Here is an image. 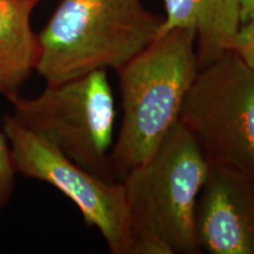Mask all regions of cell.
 Returning <instances> with one entry per match:
<instances>
[{"instance_id":"cell-8","label":"cell","mask_w":254,"mask_h":254,"mask_svg":"<svg viewBox=\"0 0 254 254\" xmlns=\"http://www.w3.org/2000/svg\"><path fill=\"white\" fill-rule=\"evenodd\" d=\"M159 36L176 28L195 33L199 69L232 51L241 25V0H164Z\"/></svg>"},{"instance_id":"cell-9","label":"cell","mask_w":254,"mask_h":254,"mask_svg":"<svg viewBox=\"0 0 254 254\" xmlns=\"http://www.w3.org/2000/svg\"><path fill=\"white\" fill-rule=\"evenodd\" d=\"M34 0H0V94L19 95L37 71L40 55L38 33L31 25Z\"/></svg>"},{"instance_id":"cell-7","label":"cell","mask_w":254,"mask_h":254,"mask_svg":"<svg viewBox=\"0 0 254 254\" xmlns=\"http://www.w3.org/2000/svg\"><path fill=\"white\" fill-rule=\"evenodd\" d=\"M200 252L254 254V177L209 166L195 207Z\"/></svg>"},{"instance_id":"cell-1","label":"cell","mask_w":254,"mask_h":254,"mask_svg":"<svg viewBox=\"0 0 254 254\" xmlns=\"http://www.w3.org/2000/svg\"><path fill=\"white\" fill-rule=\"evenodd\" d=\"M198 72L195 33L184 28L158 36L117 71L123 111L111 152L117 182L147 160L179 123Z\"/></svg>"},{"instance_id":"cell-13","label":"cell","mask_w":254,"mask_h":254,"mask_svg":"<svg viewBox=\"0 0 254 254\" xmlns=\"http://www.w3.org/2000/svg\"><path fill=\"white\" fill-rule=\"evenodd\" d=\"M34 1H36V2H39V1H41V0H34Z\"/></svg>"},{"instance_id":"cell-11","label":"cell","mask_w":254,"mask_h":254,"mask_svg":"<svg viewBox=\"0 0 254 254\" xmlns=\"http://www.w3.org/2000/svg\"><path fill=\"white\" fill-rule=\"evenodd\" d=\"M232 51L249 67L254 69V13L241 23Z\"/></svg>"},{"instance_id":"cell-6","label":"cell","mask_w":254,"mask_h":254,"mask_svg":"<svg viewBox=\"0 0 254 254\" xmlns=\"http://www.w3.org/2000/svg\"><path fill=\"white\" fill-rule=\"evenodd\" d=\"M18 174L44 182L77 206L85 224L95 227L112 254H134V237L122 182H111L79 166L15 122L2 117Z\"/></svg>"},{"instance_id":"cell-12","label":"cell","mask_w":254,"mask_h":254,"mask_svg":"<svg viewBox=\"0 0 254 254\" xmlns=\"http://www.w3.org/2000/svg\"><path fill=\"white\" fill-rule=\"evenodd\" d=\"M254 13V0H241V23Z\"/></svg>"},{"instance_id":"cell-5","label":"cell","mask_w":254,"mask_h":254,"mask_svg":"<svg viewBox=\"0 0 254 254\" xmlns=\"http://www.w3.org/2000/svg\"><path fill=\"white\" fill-rule=\"evenodd\" d=\"M179 123L209 166L254 177V69L237 53L228 51L199 69Z\"/></svg>"},{"instance_id":"cell-2","label":"cell","mask_w":254,"mask_h":254,"mask_svg":"<svg viewBox=\"0 0 254 254\" xmlns=\"http://www.w3.org/2000/svg\"><path fill=\"white\" fill-rule=\"evenodd\" d=\"M209 165L178 123L147 160L123 178L134 254H198L195 207Z\"/></svg>"},{"instance_id":"cell-3","label":"cell","mask_w":254,"mask_h":254,"mask_svg":"<svg viewBox=\"0 0 254 254\" xmlns=\"http://www.w3.org/2000/svg\"><path fill=\"white\" fill-rule=\"evenodd\" d=\"M161 24L142 0H62L38 33L36 72L50 85L117 72L159 36Z\"/></svg>"},{"instance_id":"cell-4","label":"cell","mask_w":254,"mask_h":254,"mask_svg":"<svg viewBox=\"0 0 254 254\" xmlns=\"http://www.w3.org/2000/svg\"><path fill=\"white\" fill-rule=\"evenodd\" d=\"M15 122L40 135L85 170L111 182V152L117 110L107 71H95L60 84H46L40 94L8 99Z\"/></svg>"},{"instance_id":"cell-10","label":"cell","mask_w":254,"mask_h":254,"mask_svg":"<svg viewBox=\"0 0 254 254\" xmlns=\"http://www.w3.org/2000/svg\"><path fill=\"white\" fill-rule=\"evenodd\" d=\"M17 174L18 171L13 152L1 126L0 127V209L8 204L13 195Z\"/></svg>"}]
</instances>
